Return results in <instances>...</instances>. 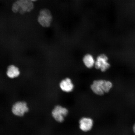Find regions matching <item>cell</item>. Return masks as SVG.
Listing matches in <instances>:
<instances>
[{
	"label": "cell",
	"mask_w": 135,
	"mask_h": 135,
	"mask_svg": "<svg viewBox=\"0 0 135 135\" xmlns=\"http://www.w3.org/2000/svg\"><path fill=\"white\" fill-rule=\"evenodd\" d=\"M112 87L113 84L110 81L98 80L93 81L90 85V89L96 95L102 96L109 93Z\"/></svg>",
	"instance_id": "cell-1"
},
{
	"label": "cell",
	"mask_w": 135,
	"mask_h": 135,
	"mask_svg": "<svg viewBox=\"0 0 135 135\" xmlns=\"http://www.w3.org/2000/svg\"><path fill=\"white\" fill-rule=\"evenodd\" d=\"M34 8L33 2L30 0H17L13 4L12 10L13 13L24 15L30 12Z\"/></svg>",
	"instance_id": "cell-2"
},
{
	"label": "cell",
	"mask_w": 135,
	"mask_h": 135,
	"mask_svg": "<svg viewBox=\"0 0 135 135\" xmlns=\"http://www.w3.org/2000/svg\"><path fill=\"white\" fill-rule=\"evenodd\" d=\"M53 16L49 10L43 8L40 10L38 17V21L40 25L44 28L50 26L53 21Z\"/></svg>",
	"instance_id": "cell-3"
},
{
	"label": "cell",
	"mask_w": 135,
	"mask_h": 135,
	"mask_svg": "<svg viewBox=\"0 0 135 135\" xmlns=\"http://www.w3.org/2000/svg\"><path fill=\"white\" fill-rule=\"evenodd\" d=\"M69 113V110L67 108L60 105L56 106L52 112V115L54 119L57 122H63L65 118Z\"/></svg>",
	"instance_id": "cell-4"
},
{
	"label": "cell",
	"mask_w": 135,
	"mask_h": 135,
	"mask_svg": "<svg viewBox=\"0 0 135 135\" xmlns=\"http://www.w3.org/2000/svg\"><path fill=\"white\" fill-rule=\"evenodd\" d=\"M94 66L96 69L102 72L107 70L110 67V65L107 56L104 54H101L98 56L95 60Z\"/></svg>",
	"instance_id": "cell-5"
},
{
	"label": "cell",
	"mask_w": 135,
	"mask_h": 135,
	"mask_svg": "<svg viewBox=\"0 0 135 135\" xmlns=\"http://www.w3.org/2000/svg\"><path fill=\"white\" fill-rule=\"evenodd\" d=\"M29 108L26 103L23 101H18L13 104L12 111L15 115L22 117L28 112Z\"/></svg>",
	"instance_id": "cell-6"
},
{
	"label": "cell",
	"mask_w": 135,
	"mask_h": 135,
	"mask_svg": "<svg viewBox=\"0 0 135 135\" xmlns=\"http://www.w3.org/2000/svg\"><path fill=\"white\" fill-rule=\"evenodd\" d=\"M79 128L84 132H88L92 129L94 121L91 118L87 117L81 118L79 121Z\"/></svg>",
	"instance_id": "cell-7"
},
{
	"label": "cell",
	"mask_w": 135,
	"mask_h": 135,
	"mask_svg": "<svg viewBox=\"0 0 135 135\" xmlns=\"http://www.w3.org/2000/svg\"><path fill=\"white\" fill-rule=\"evenodd\" d=\"M59 86L61 89L66 93L71 92L74 88V85L72 80L69 78L64 79L61 81Z\"/></svg>",
	"instance_id": "cell-8"
},
{
	"label": "cell",
	"mask_w": 135,
	"mask_h": 135,
	"mask_svg": "<svg viewBox=\"0 0 135 135\" xmlns=\"http://www.w3.org/2000/svg\"><path fill=\"white\" fill-rule=\"evenodd\" d=\"M83 61L86 67L90 69L94 66L95 60L92 55L87 54L84 56L83 58Z\"/></svg>",
	"instance_id": "cell-9"
},
{
	"label": "cell",
	"mask_w": 135,
	"mask_h": 135,
	"mask_svg": "<svg viewBox=\"0 0 135 135\" xmlns=\"http://www.w3.org/2000/svg\"><path fill=\"white\" fill-rule=\"evenodd\" d=\"M7 75L11 78H14L20 75V71L17 67L14 65H11L8 68Z\"/></svg>",
	"instance_id": "cell-10"
},
{
	"label": "cell",
	"mask_w": 135,
	"mask_h": 135,
	"mask_svg": "<svg viewBox=\"0 0 135 135\" xmlns=\"http://www.w3.org/2000/svg\"><path fill=\"white\" fill-rule=\"evenodd\" d=\"M133 131L135 134V124L133 126Z\"/></svg>",
	"instance_id": "cell-11"
},
{
	"label": "cell",
	"mask_w": 135,
	"mask_h": 135,
	"mask_svg": "<svg viewBox=\"0 0 135 135\" xmlns=\"http://www.w3.org/2000/svg\"><path fill=\"white\" fill-rule=\"evenodd\" d=\"M30 1L32 2H35L37 1L38 0H30Z\"/></svg>",
	"instance_id": "cell-12"
}]
</instances>
